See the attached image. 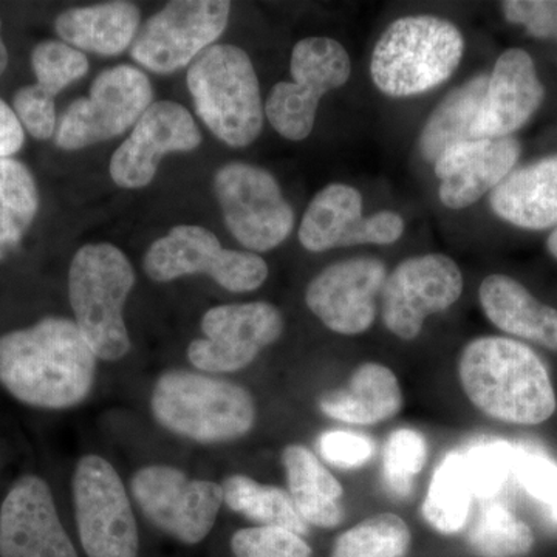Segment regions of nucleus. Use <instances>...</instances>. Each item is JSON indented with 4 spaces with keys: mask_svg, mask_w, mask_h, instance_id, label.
Masks as SVG:
<instances>
[{
    "mask_svg": "<svg viewBox=\"0 0 557 557\" xmlns=\"http://www.w3.org/2000/svg\"><path fill=\"white\" fill-rule=\"evenodd\" d=\"M97 359L75 321L44 318L0 336V384L32 408H75L89 397Z\"/></svg>",
    "mask_w": 557,
    "mask_h": 557,
    "instance_id": "f257e3e1",
    "label": "nucleus"
},
{
    "mask_svg": "<svg viewBox=\"0 0 557 557\" xmlns=\"http://www.w3.org/2000/svg\"><path fill=\"white\" fill-rule=\"evenodd\" d=\"M458 376L469 401L494 420L536 426L556 412L555 387L544 361L519 341H469L458 359Z\"/></svg>",
    "mask_w": 557,
    "mask_h": 557,
    "instance_id": "f03ea898",
    "label": "nucleus"
},
{
    "mask_svg": "<svg viewBox=\"0 0 557 557\" xmlns=\"http://www.w3.org/2000/svg\"><path fill=\"white\" fill-rule=\"evenodd\" d=\"M150 409L161 428L201 445L245 437L258 416L247 388L189 370L163 373L153 386Z\"/></svg>",
    "mask_w": 557,
    "mask_h": 557,
    "instance_id": "7ed1b4c3",
    "label": "nucleus"
},
{
    "mask_svg": "<svg viewBox=\"0 0 557 557\" xmlns=\"http://www.w3.org/2000/svg\"><path fill=\"white\" fill-rule=\"evenodd\" d=\"M463 53V35L453 22L437 16L399 17L376 42L370 76L386 97H418L448 81Z\"/></svg>",
    "mask_w": 557,
    "mask_h": 557,
    "instance_id": "20e7f679",
    "label": "nucleus"
},
{
    "mask_svg": "<svg viewBox=\"0 0 557 557\" xmlns=\"http://www.w3.org/2000/svg\"><path fill=\"white\" fill-rule=\"evenodd\" d=\"M134 285L132 263L115 245H84L72 260L70 306L81 333L102 361H120L129 354L124 304Z\"/></svg>",
    "mask_w": 557,
    "mask_h": 557,
    "instance_id": "39448f33",
    "label": "nucleus"
},
{
    "mask_svg": "<svg viewBox=\"0 0 557 557\" xmlns=\"http://www.w3.org/2000/svg\"><path fill=\"white\" fill-rule=\"evenodd\" d=\"M197 115L225 145L245 148L259 137L265 106L251 58L240 47L214 44L188 69Z\"/></svg>",
    "mask_w": 557,
    "mask_h": 557,
    "instance_id": "423d86ee",
    "label": "nucleus"
},
{
    "mask_svg": "<svg viewBox=\"0 0 557 557\" xmlns=\"http://www.w3.org/2000/svg\"><path fill=\"white\" fill-rule=\"evenodd\" d=\"M289 72L292 83L271 89L265 115L281 137L302 141L313 132L321 98L347 84L351 61L338 40L307 38L293 47Z\"/></svg>",
    "mask_w": 557,
    "mask_h": 557,
    "instance_id": "0eeeda50",
    "label": "nucleus"
},
{
    "mask_svg": "<svg viewBox=\"0 0 557 557\" xmlns=\"http://www.w3.org/2000/svg\"><path fill=\"white\" fill-rule=\"evenodd\" d=\"M81 545L89 557H138L137 520L126 487L106 458L89 454L72 480Z\"/></svg>",
    "mask_w": 557,
    "mask_h": 557,
    "instance_id": "6e6552de",
    "label": "nucleus"
},
{
    "mask_svg": "<svg viewBox=\"0 0 557 557\" xmlns=\"http://www.w3.org/2000/svg\"><path fill=\"white\" fill-rule=\"evenodd\" d=\"M143 265L156 282L207 274L233 293L255 292L269 277V265L259 255L223 248L212 231L197 225L175 226L153 242Z\"/></svg>",
    "mask_w": 557,
    "mask_h": 557,
    "instance_id": "1a4fd4ad",
    "label": "nucleus"
},
{
    "mask_svg": "<svg viewBox=\"0 0 557 557\" xmlns=\"http://www.w3.org/2000/svg\"><path fill=\"white\" fill-rule=\"evenodd\" d=\"M215 196L230 233L251 252L271 251L295 230V211L273 174L248 163H230L214 177Z\"/></svg>",
    "mask_w": 557,
    "mask_h": 557,
    "instance_id": "9d476101",
    "label": "nucleus"
},
{
    "mask_svg": "<svg viewBox=\"0 0 557 557\" xmlns=\"http://www.w3.org/2000/svg\"><path fill=\"white\" fill-rule=\"evenodd\" d=\"M153 100L152 84L139 69L102 70L87 98L73 101L57 127V146L79 150L108 141L135 126Z\"/></svg>",
    "mask_w": 557,
    "mask_h": 557,
    "instance_id": "9b49d317",
    "label": "nucleus"
},
{
    "mask_svg": "<svg viewBox=\"0 0 557 557\" xmlns=\"http://www.w3.org/2000/svg\"><path fill=\"white\" fill-rule=\"evenodd\" d=\"M131 490L145 518L186 545L200 544L209 536L223 505L222 485L190 479L166 465L138 469Z\"/></svg>",
    "mask_w": 557,
    "mask_h": 557,
    "instance_id": "f8f14e48",
    "label": "nucleus"
},
{
    "mask_svg": "<svg viewBox=\"0 0 557 557\" xmlns=\"http://www.w3.org/2000/svg\"><path fill=\"white\" fill-rule=\"evenodd\" d=\"M230 14L223 0L170 2L139 28L132 60L160 75L178 72L223 35Z\"/></svg>",
    "mask_w": 557,
    "mask_h": 557,
    "instance_id": "ddd939ff",
    "label": "nucleus"
},
{
    "mask_svg": "<svg viewBox=\"0 0 557 557\" xmlns=\"http://www.w3.org/2000/svg\"><path fill=\"white\" fill-rule=\"evenodd\" d=\"M463 293V274L445 255L413 256L387 274L383 321L392 335L413 341L432 314L446 311Z\"/></svg>",
    "mask_w": 557,
    "mask_h": 557,
    "instance_id": "4468645a",
    "label": "nucleus"
},
{
    "mask_svg": "<svg viewBox=\"0 0 557 557\" xmlns=\"http://www.w3.org/2000/svg\"><path fill=\"white\" fill-rule=\"evenodd\" d=\"M201 332L203 338L189 344L190 364L208 373L237 372L281 338L284 318L273 304H228L203 314Z\"/></svg>",
    "mask_w": 557,
    "mask_h": 557,
    "instance_id": "2eb2a0df",
    "label": "nucleus"
},
{
    "mask_svg": "<svg viewBox=\"0 0 557 557\" xmlns=\"http://www.w3.org/2000/svg\"><path fill=\"white\" fill-rule=\"evenodd\" d=\"M405 220L394 211L362 215V196L346 183L319 190L300 220L299 242L307 251L324 252L357 245H392L401 239Z\"/></svg>",
    "mask_w": 557,
    "mask_h": 557,
    "instance_id": "dca6fc26",
    "label": "nucleus"
},
{
    "mask_svg": "<svg viewBox=\"0 0 557 557\" xmlns=\"http://www.w3.org/2000/svg\"><path fill=\"white\" fill-rule=\"evenodd\" d=\"M387 269L376 258H351L332 263L310 282L307 307L332 332L357 336L375 322L376 296Z\"/></svg>",
    "mask_w": 557,
    "mask_h": 557,
    "instance_id": "f3484780",
    "label": "nucleus"
},
{
    "mask_svg": "<svg viewBox=\"0 0 557 557\" xmlns=\"http://www.w3.org/2000/svg\"><path fill=\"white\" fill-rule=\"evenodd\" d=\"M200 143L199 126L188 109L174 101L152 102L113 153L110 177L120 188H145L152 183L166 153L190 152Z\"/></svg>",
    "mask_w": 557,
    "mask_h": 557,
    "instance_id": "a211bd4d",
    "label": "nucleus"
},
{
    "mask_svg": "<svg viewBox=\"0 0 557 557\" xmlns=\"http://www.w3.org/2000/svg\"><path fill=\"white\" fill-rule=\"evenodd\" d=\"M0 557H79L46 480L24 475L0 508Z\"/></svg>",
    "mask_w": 557,
    "mask_h": 557,
    "instance_id": "6ab92c4d",
    "label": "nucleus"
},
{
    "mask_svg": "<svg viewBox=\"0 0 557 557\" xmlns=\"http://www.w3.org/2000/svg\"><path fill=\"white\" fill-rule=\"evenodd\" d=\"M520 152L511 137L469 139L445 150L434 163L443 207L458 211L478 203L511 174Z\"/></svg>",
    "mask_w": 557,
    "mask_h": 557,
    "instance_id": "aec40b11",
    "label": "nucleus"
},
{
    "mask_svg": "<svg viewBox=\"0 0 557 557\" xmlns=\"http://www.w3.org/2000/svg\"><path fill=\"white\" fill-rule=\"evenodd\" d=\"M545 98L536 65L528 51L509 49L498 57L485 100L472 124V139L507 138L525 126Z\"/></svg>",
    "mask_w": 557,
    "mask_h": 557,
    "instance_id": "412c9836",
    "label": "nucleus"
},
{
    "mask_svg": "<svg viewBox=\"0 0 557 557\" xmlns=\"http://www.w3.org/2000/svg\"><path fill=\"white\" fill-rule=\"evenodd\" d=\"M490 205L498 219L518 228L557 226V156L512 171L490 194Z\"/></svg>",
    "mask_w": 557,
    "mask_h": 557,
    "instance_id": "4be33fe9",
    "label": "nucleus"
},
{
    "mask_svg": "<svg viewBox=\"0 0 557 557\" xmlns=\"http://www.w3.org/2000/svg\"><path fill=\"white\" fill-rule=\"evenodd\" d=\"M479 300L502 332L557 351V310L534 298L516 278L505 274L483 278Z\"/></svg>",
    "mask_w": 557,
    "mask_h": 557,
    "instance_id": "5701e85b",
    "label": "nucleus"
},
{
    "mask_svg": "<svg viewBox=\"0 0 557 557\" xmlns=\"http://www.w3.org/2000/svg\"><path fill=\"white\" fill-rule=\"evenodd\" d=\"M403 408L397 375L380 362H364L351 373L346 387L319 399V409L333 420L370 426L391 420Z\"/></svg>",
    "mask_w": 557,
    "mask_h": 557,
    "instance_id": "b1692460",
    "label": "nucleus"
},
{
    "mask_svg": "<svg viewBox=\"0 0 557 557\" xmlns=\"http://www.w3.org/2000/svg\"><path fill=\"white\" fill-rule=\"evenodd\" d=\"M141 11L132 2H104L70 9L54 22L60 38L79 51L115 57L137 38Z\"/></svg>",
    "mask_w": 557,
    "mask_h": 557,
    "instance_id": "393cba45",
    "label": "nucleus"
},
{
    "mask_svg": "<svg viewBox=\"0 0 557 557\" xmlns=\"http://www.w3.org/2000/svg\"><path fill=\"white\" fill-rule=\"evenodd\" d=\"M282 465L300 518L318 528L338 527L344 520V487L339 480L302 445H288L282 453Z\"/></svg>",
    "mask_w": 557,
    "mask_h": 557,
    "instance_id": "a878e982",
    "label": "nucleus"
},
{
    "mask_svg": "<svg viewBox=\"0 0 557 557\" xmlns=\"http://www.w3.org/2000/svg\"><path fill=\"white\" fill-rule=\"evenodd\" d=\"M487 78L490 75L468 79L431 113L418 141L421 157L429 163H435L453 146L472 139V124L485 100Z\"/></svg>",
    "mask_w": 557,
    "mask_h": 557,
    "instance_id": "bb28decb",
    "label": "nucleus"
},
{
    "mask_svg": "<svg viewBox=\"0 0 557 557\" xmlns=\"http://www.w3.org/2000/svg\"><path fill=\"white\" fill-rule=\"evenodd\" d=\"M223 504L260 527H278L299 536L309 534L306 522L293 504L292 496L282 487L263 485L248 475H230L223 482Z\"/></svg>",
    "mask_w": 557,
    "mask_h": 557,
    "instance_id": "cd10ccee",
    "label": "nucleus"
},
{
    "mask_svg": "<svg viewBox=\"0 0 557 557\" xmlns=\"http://www.w3.org/2000/svg\"><path fill=\"white\" fill-rule=\"evenodd\" d=\"M472 496L465 454H450L435 469L421 515L438 533H458L467 525Z\"/></svg>",
    "mask_w": 557,
    "mask_h": 557,
    "instance_id": "c85d7f7f",
    "label": "nucleus"
},
{
    "mask_svg": "<svg viewBox=\"0 0 557 557\" xmlns=\"http://www.w3.org/2000/svg\"><path fill=\"white\" fill-rule=\"evenodd\" d=\"M39 193L24 163L0 160V259L20 245L38 214Z\"/></svg>",
    "mask_w": 557,
    "mask_h": 557,
    "instance_id": "c756f323",
    "label": "nucleus"
},
{
    "mask_svg": "<svg viewBox=\"0 0 557 557\" xmlns=\"http://www.w3.org/2000/svg\"><path fill=\"white\" fill-rule=\"evenodd\" d=\"M410 542L408 523L394 512H381L339 534L330 557H403Z\"/></svg>",
    "mask_w": 557,
    "mask_h": 557,
    "instance_id": "7c9ffc66",
    "label": "nucleus"
},
{
    "mask_svg": "<svg viewBox=\"0 0 557 557\" xmlns=\"http://www.w3.org/2000/svg\"><path fill=\"white\" fill-rule=\"evenodd\" d=\"M468 545L479 557H525L534 547V534L508 508L491 505L469 528Z\"/></svg>",
    "mask_w": 557,
    "mask_h": 557,
    "instance_id": "2f4dec72",
    "label": "nucleus"
},
{
    "mask_svg": "<svg viewBox=\"0 0 557 557\" xmlns=\"http://www.w3.org/2000/svg\"><path fill=\"white\" fill-rule=\"evenodd\" d=\"M32 67L40 89L57 98L61 90L87 75L89 61L69 44L44 40L33 50Z\"/></svg>",
    "mask_w": 557,
    "mask_h": 557,
    "instance_id": "473e14b6",
    "label": "nucleus"
},
{
    "mask_svg": "<svg viewBox=\"0 0 557 557\" xmlns=\"http://www.w3.org/2000/svg\"><path fill=\"white\" fill-rule=\"evenodd\" d=\"M428 458L426 440L416 429L403 428L387 440L384 449V479L397 496H408L413 480Z\"/></svg>",
    "mask_w": 557,
    "mask_h": 557,
    "instance_id": "72a5a7b5",
    "label": "nucleus"
},
{
    "mask_svg": "<svg viewBox=\"0 0 557 557\" xmlns=\"http://www.w3.org/2000/svg\"><path fill=\"white\" fill-rule=\"evenodd\" d=\"M518 450L500 440H487L465 454L472 494L480 498L496 496L515 471Z\"/></svg>",
    "mask_w": 557,
    "mask_h": 557,
    "instance_id": "f704fd0d",
    "label": "nucleus"
},
{
    "mask_svg": "<svg viewBox=\"0 0 557 557\" xmlns=\"http://www.w3.org/2000/svg\"><path fill=\"white\" fill-rule=\"evenodd\" d=\"M234 557H311L302 536L278 527L244 528L231 537Z\"/></svg>",
    "mask_w": 557,
    "mask_h": 557,
    "instance_id": "c9c22d12",
    "label": "nucleus"
},
{
    "mask_svg": "<svg viewBox=\"0 0 557 557\" xmlns=\"http://www.w3.org/2000/svg\"><path fill=\"white\" fill-rule=\"evenodd\" d=\"M57 98L46 94L38 84L22 87L13 100L17 120L36 139H49L57 134Z\"/></svg>",
    "mask_w": 557,
    "mask_h": 557,
    "instance_id": "e433bc0d",
    "label": "nucleus"
},
{
    "mask_svg": "<svg viewBox=\"0 0 557 557\" xmlns=\"http://www.w3.org/2000/svg\"><path fill=\"white\" fill-rule=\"evenodd\" d=\"M516 474L528 493L549 508L557 505V463L541 453L518 450Z\"/></svg>",
    "mask_w": 557,
    "mask_h": 557,
    "instance_id": "4c0bfd02",
    "label": "nucleus"
},
{
    "mask_svg": "<svg viewBox=\"0 0 557 557\" xmlns=\"http://www.w3.org/2000/svg\"><path fill=\"white\" fill-rule=\"evenodd\" d=\"M509 24L523 25L537 39H557V0H508L502 3Z\"/></svg>",
    "mask_w": 557,
    "mask_h": 557,
    "instance_id": "58836bf2",
    "label": "nucleus"
},
{
    "mask_svg": "<svg viewBox=\"0 0 557 557\" xmlns=\"http://www.w3.org/2000/svg\"><path fill=\"white\" fill-rule=\"evenodd\" d=\"M321 456L339 468H358L373 456V442L364 435L329 431L319 437Z\"/></svg>",
    "mask_w": 557,
    "mask_h": 557,
    "instance_id": "ea45409f",
    "label": "nucleus"
},
{
    "mask_svg": "<svg viewBox=\"0 0 557 557\" xmlns=\"http://www.w3.org/2000/svg\"><path fill=\"white\" fill-rule=\"evenodd\" d=\"M24 127L17 120L16 113L0 100V160L11 159L24 146Z\"/></svg>",
    "mask_w": 557,
    "mask_h": 557,
    "instance_id": "a19ab883",
    "label": "nucleus"
},
{
    "mask_svg": "<svg viewBox=\"0 0 557 557\" xmlns=\"http://www.w3.org/2000/svg\"><path fill=\"white\" fill-rule=\"evenodd\" d=\"M7 64H9V51H7L5 44H3L2 38H0V76L5 72Z\"/></svg>",
    "mask_w": 557,
    "mask_h": 557,
    "instance_id": "79ce46f5",
    "label": "nucleus"
},
{
    "mask_svg": "<svg viewBox=\"0 0 557 557\" xmlns=\"http://www.w3.org/2000/svg\"><path fill=\"white\" fill-rule=\"evenodd\" d=\"M547 249L549 251V255L553 256L557 260V226L556 230L553 231L552 234H549L548 240H547Z\"/></svg>",
    "mask_w": 557,
    "mask_h": 557,
    "instance_id": "37998d69",
    "label": "nucleus"
},
{
    "mask_svg": "<svg viewBox=\"0 0 557 557\" xmlns=\"http://www.w3.org/2000/svg\"><path fill=\"white\" fill-rule=\"evenodd\" d=\"M549 511H552L553 519L557 520V505H555V507L549 508Z\"/></svg>",
    "mask_w": 557,
    "mask_h": 557,
    "instance_id": "c03bdc74",
    "label": "nucleus"
}]
</instances>
